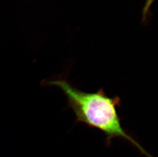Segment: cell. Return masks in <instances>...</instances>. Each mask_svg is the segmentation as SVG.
Returning a JSON list of instances; mask_svg holds the SVG:
<instances>
[{"mask_svg": "<svg viewBox=\"0 0 158 157\" xmlns=\"http://www.w3.org/2000/svg\"><path fill=\"white\" fill-rule=\"evenodd\" d=\"M44 84L60 88L67 98L68 107L75 115L76 123L101 131L105 134L106 143H110L113 138H123L145 153L140 144L122 126V119L117 111L121 106L119 96H108L102 88L95 92H84L61 77L44 82Z\"/></svg>", "mask_w": 158, "mask_h": 157, "instance_id": "1", "label": "cell"}, {"mask_svg": "<svg viewBox=\"0 0 158 157\" xmlns=\"http://www.w3.org/2000/svg\"><path fill=\"white\" fill-rule=\"evenodd\" d=\"M155 0H146L142 11V22L145 24L148 22L150 18V8Z\"/></svg>", "mask_w": 158, "mask_h": 157, "instance_id": "2", "label": "cell"}]
</instances>
